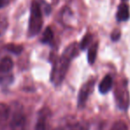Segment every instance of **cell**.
<instances>
[{
	"label": "cell",
	"mask_w": 130,
	"mask_h": 130,
	"mask_svg": "<svg viewBox=\"0 0 130 130\" xmlns=\"http://www.w3.org/2000/svg\"><path fill=\"white\" fill-rule=\"evenodd\" d=\"M9 112H10V110L8 106L3 103H0V124L6 121L9 116Z\"/></svg>",
	"instance_id": "8fae6325"
},
{
	"label": "cell",
	"mask_w": 130,
	"mask_h": 130,
	"mask_svg": "<svg viewBox=\"0 0 130 130\" xmlns=\"http://www.w3.org/2000/svg\"><path fill=\"white\" fill-rule=\"evenodd\" d=\"M98 43H95L93 44L90 48L89 49V52H88V61L89 64H93L96 60V54H98Z\"/></svg>",
	"instance_id": "7c38bea8"
},
{
	"label": "cell",
	"mask_w": 130,
	"mask_h": 130,
	"mask_svg": "<svg viewBox=\"0 0 130 130\" xmlns=\"http://www.w3.org/2000/svg\"><path fill=\"white\" fill-rule=\"evenodd\" d=\"M27 120L24 112L21 109H17L12 114L10 123L11 130H26Z\"/></svg>",
	"instance_id": "3957f363"
},
{
	"label": "cell",
	"mask_w": 130,
	"mask_h": 130,
	"mask_svg": "<svg viewBox=\"0 0 130 130\" xmlns=\"http://www.w3.org/2000/svg\"><path fill=\"white\" fill-rule=\"evenodd\" d=\"M95 86V80H90L88 82H86L80 89V92H79L78 96V106L79 107H83L86 104V101L89 98V95L91 94L93 89Z\"/></svg>",
	"instance_id": "277c9868"
},
{
	"label": "cell",
	"mask_w": 130,
	"mask_h": 130,
	"mask_svg": "<svg viewBox=\"0 0 130 130\" xmlns=\"http://www.w3.org/2000/svg\"><path fill=\"white\" fill-rule=\"evenodd\" d=\"M68 130H88V127L85 125H83V124L77 123L71 126Z\"/></svg>",
	"instance_id": "e0dca14e"
},
{
	"label": "cell",
	"mask_w": 130,
	"mask_h": 130,
	"mask_svg": "<svg viewBox=\"0 0 130 130\" xmlns=\"http://www.w3.org/2000/svg\"><path fill=\"white\" fill-rule=\"evenodd\" d=\"M112 87V78L111 75L107 74L103 78V80H101L99 84V91L102 94H105L107 93L110 89Z\"/></svg>",
	"instance_id": "9c48e42d"
},
{
	"label": "cell",
	"mask_w": 130,
	"mask_h": 130,
	"mask_svg": "<svg viewBox=\"0 0 130 130\" xmlns=\"http://www.w3.org/2000/svg\"><path fill=\"white\" fill-rule=\"evenodd\" d=\"M123 1H127V0H123Z\"/></svg>",
	"instance_id": "ffe728a7"
},
{
	"label": "cell",
	"mask_w": 130,
	"mask_h": 130,
	"mask_svg": "<svg viewBox=\"0 0 130 130\" xmlns=\"http://www.w3.org/2000/svg\"><path fill=\"white\" fill-rule=\"evenodd\" d=\"M13 67V62L10 57H5L0 60V74L9 73Z\"/></svg>",
	"instance_id": "ba28073f"
},
{
	"label": "cell",
	"mask_w": 130,
	"mask_h": 130,
	"mask_svg": "<svg viewBox=\"0 0 130 130\" xmlns=\"http://www.w3.org/2000/svg\"><path fill=\"white\" fill-rule=\"evenodd\" d=\"M78 46L75 43H72L65 50L63 55L55 61L52 72V82L55 85L61 83L63 79L67 74L69 64L73 58L77 55Z\"/></svg>",
	"instance_id": "6da1fadb"
},
{
	"label": "cell",
	"mask_w": 130,
	"mask_h": 130,
	"mask_svg": "<svg viewBox=\"0 0 130 130\" xmlns=\"http://www.w3.org/2000/svg\"><path fill=\"white\" fill-rule=\"evenodd\" d=\"M53 38H54V36H53L52 29L50 27H46V29L43 32L41 42L43 43H52L53 41Z\"/></svg>",
	"instance_id": "30bf717a"
},
{
	"label": "cell",
	"mask_w": 130,
	"mask_h": 130,
	"mask_svg": "<svg viewBox=\"0 0 130 130\" xmlns=\"http://www.w3.org/2000/svg\"><path fill=\"white\" fill-rule=\"evenodd\" d=\"M43 10H42L41 2L34 0L31 4L28 29H27L29 37L39 34L43 27Z\"/></svg>",
	"instance_id": "7a4b0ae2"
},
{
	"label": "cell",
	"mask_w": 130,
	"mask_h": 130,
	"mask_svg": "<svg viewBox=\"0 0 130 130\" xmlns=\"http://www.w3.org/2000/svg\"><path fill=\"white\" fill-rule=\"evenodd\" d=\"M7 27H8V21L7 19L4 16L0 17V36L4 35V33L6 31Z\"/></svg>",
	"instance_id": "9a60e30c"
},
{
	"label": "cell",
	"mask_w": 130,
	"mask_h": 130,
	"mask_svg": "<svg viewBox=\"0 0 130 130\" xmlns=\"http://www.w3.org/2000/svg\"><path fill=\"white\" fill-rule=\"evenodd\" d=\"M50 117V111L47 109L42 110L39 112L37 119V122L36 125V129L35 130H51L49 127L48 120Z\"/></svg>",
	"instance_id": "5b68a950"
},
{
	"label": "cell",
	"mask_w": 130,
	"mask_h": 130,
	"mask_svg": "<svg viewBox=\"0 0 130 130\" xmlns=\"http://www.w3.org/2000/svg\"><path fill=\"white\" fill-rule=\"evenodd\" d=\"M11 2V0H0V9L4 8Z\"/></svg>",
	"instance_id": "d6986e66"
},
{
	"label": "cell",
	"mask_w": 130,
	"mask_h": 130,
	"mask_svg": "<svg viewBox=\"0 0 130 130\" xmlns=\"http://www.w3.org/2000/svg\"><path fill=\"white\" fill-rule=\"evenodd\" d=\"M120 31L118 30V29H115L111 35V40H112V41H117V40L120 39Z\"/></svg>",
	"instance_id": "ac0fdd59"
},
{
	"label": "cell",
	"mask_w": 130,
	"mask_h": 130,
	"mask_svg": "<svg viewBox=\"0 0 130 130\" xmlns=\"http://www.w3.org/2000/svg\"><path fill=\"white\" fill-rule=\"evenodd\" d=\"M91 40H92V36H91L90 34L85 35V36L82 38V42H80V48L82 49V50H85V49L89 46V43H90Z\"/></svg>",
	"instance_id": "5bb4252c"
},
{
	"label": "cell",
	"mask_w": 130,
	"mask_h": 130,
	"mask_svg": "<svg viewBox=\"0 0 130 130\" xmlns=\"http://www.w3.org/2000/svg\"><path fill=\"white\" fill-rule=\"evenodd\" d=\"M5 48H6L7 51L13 53V54H21L23 50V47L21 46V45L13 44V43H10V44L7 45Z\"/></svg>",
	"instance_id": "4fadbf2b"
},
{
	"label": "cell",
	"mask_w": 130,
	"mask_h": 130,
	"mask_svg": "<svg viewBox=\"0 0 130 130\" xmlns=\"http://www.w3.org/2000/svg\"><path fill=\"white\" fill-rule=\"evenodd\" d=\"M130 14H129V8L127 5L126 4H121L119 5L118 11H117V20L119 21H126L128 20Z\"/></svg>",
	"instance_id": "52a82bcc"
},
{
	"label": "cell",
	"mask_w": 130,
	"mask_h": 130,
	"mask_svg": "<svg viewBox=\"0 0 130 130\" xmlns=\"http://www.w3.org/2000/svg\"><path fill=\"white\" fill-rule=\"evenodd\" d=\"M116 98L118 104L120 105V107H121V109H126L128 105V101H129V96H128V92H127V89L124 88L121 89L120 90H117L116 92Z\"/></svg>",
	"instance_id": "8992f818"
},
{
	"label": "cell",
	"mask_w": 130,
	"mask_h": 130,
	"mask_svg": "<svg viewBox=\"0 0 130 130\" xmlns=\"http://www.w3.org/2000/svg\"><path fill=\"white\" fill-rule=\"evenodd\" d=\"M111 130H128L127 124L124 121H117L112 125Z\"/></svg>",
	"instance_id": "2e32d148"
}]
</instances>
